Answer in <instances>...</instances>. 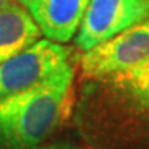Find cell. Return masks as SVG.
<instances>
[{
    "label": "cell",
    "instance_id": "cell-11",
    "mask_svg": "<svg viewBox=\"0 0 149 149\" xmlns=\"http://www.w3.org/2000/svg\"><path fill=\"white\" fill-rule=\"evenodd\" d=\"M146 3H148V4H149V0H146Z\"/></svg>",
    "mask_w": 149,
    "mask_h": 149
},
{
    "label": "cell",
    "instance_id": "cell-3",
    "mask_svg": "<svg viewBox=\"0 0 149 149\" xmlns=\"http://www.w3.org/2000/svg\"><path fill=\"white\" fill-rule=\"evenodd\" d=\"M72 50L50 39H39L0 64V101L22 93L69 62Z\"/></svg>",
    "mask_w": 149,
    "mask_h": 149
},
{
    "label": "cell",
    "instance_id": "cell-6",
    "mask_svg": "<svg viewBox=\"0 0 149 149\" xmlns=\"http://www.w3.org/2000/svg\"><path fill=\"white\" fill-rule=\"evenodd\" d=\"M42 32L31 13L8 0L0 8V64L42 39Z\"/></svg>",
    "mask_w": 149,
    "mask_h": 149
},
{
    "label": "cell",
    "instance_id": "cell-10",
    "mask_svg": "<svg viewBox=\"0 0 149 149\" xmlns=\"http://www.w3.org/2000/svg\"><path fill=\"white\" fill-rule=\"evenodd\" d=\"M7 1H8V0H0V8H1V7H3V6H4Z\"/></svg>",
    "mask_w": 149,
    "mask_h": 149
},
{
    "label": "cell",
    "instance_id": "cell-9",
    "mask_svg": "<svg viewBox=\"0 0 149 149\" xmlns=\"http://www.w3.org/2000/svg\"><path fill=\"white\" fill-rule=\"evenodd\" d=\"M15 1H17V3H19L21 6H24L26 10H29V8L32 7V4L35 3V1H36V0H15Z\"/></svg>",
    "mask_w": 149,
    "mask_h": 149
},
{
    "label": "cell",
    "instance_id": "cell-8",
    "mask_svg": "<svg viewBox=\"0 0 149 149\" xmlns=\"http://www.w3.org/2000/svg\"><path fill=\"white\" fill-rule=\"evenodd\" d=\"M37 149H81L77 145L68 142V141H55V142H50L47 145L39 146Z\"/></svg>",
    "mask_w": 149,
    "mask_h": 149
},
{
    "label": "cell",
    "instance_id": "cell-4",
    "mask_svg": "<svg viewBox=\"0 0 149 149\" xmlns=\"http://www.w3.org/2000/svg\"><path fill=\"white\" fill-rule=\"evenodd\" d=\"M146 18V0H90L74 44L87 51Z\"/></svg>",
    "mask_w": 149,
    "mask_h": 149
},
{
    "label": "cell",
    "instance_id": "cell-2",
    "mask_svg": "<svg viewBox=\"0 0 149 149\" xmlns=\"http://www.w3.org/2000/svg\"><path fill=\"white\" fill-rule=\"evenodd\" d=\"M149 61V18L87 50L81 57V72L87 79L135 69Z\"/></svg>",
    "mask_w": 149,
    "mask_h": 149
},
{
    "label": "cell",
    "instance_id": "cell-1",
    "mask_svg": "<svg viewBox=\"0 0 149 149\" xmlns=\"http://www.w3.org/2000/svg\"><path fill=\"white\" fill-rule=\"evenodd\" d=\"M74 69L66 62L28 90L0 101V149H37L69 111Z\"/></svg>",
    "mask_w": 149,
    "mask_h": 149
},
{
    "label": "cell",
    "instance_id": "cell-7",
    "mask_svg": "<svg viewBox=\"0 0 149 149\" xmlns=\"http://www.w3.org/2000/svg\"><path fill=\"white\" fill-rule=\"evenodd\" d=\"M105 80L124 91L137 107L149 113V61L135 69L108 76Z\"/></svg>",
    "mask_w": 149,
    "mask_h": 149
},
{
    "label": "cell",
    "instance_id": "cell-5",
    "mask_svg": "<svg viewBox=\"0 0 149 149\" xmlns=\"http://www.w3.org/2000/svg\"><path fill=\"white\" fill-rule=\"evenodd\" d=\"M90 0H36L29 8L43 36L65 44L77 33Z\"/></svg>",
    "mask_w": 149,
    "mask_h": 149
}]
</instances>
